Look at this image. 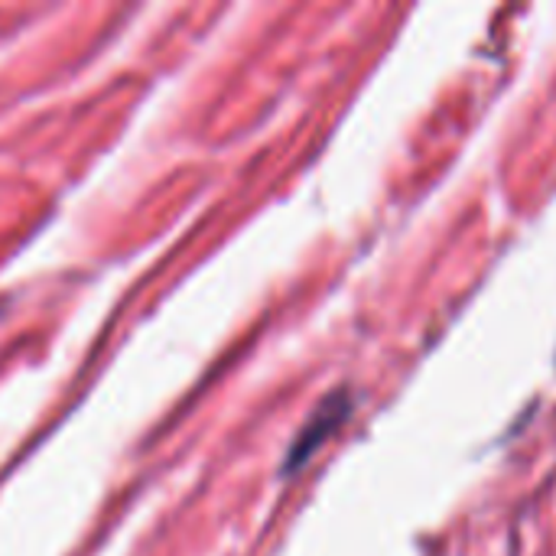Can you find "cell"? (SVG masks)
I'll return each mask as SVG.
<instances>
[{"mask_svg": "<svg viewBox=\"0 0 556 556\" xmlns=\"http://www.w3.org/2000/svg\"><path fill=\"white\" fill-rule=\"evenodd\" d=\"M352 410H355V397L349 394V388H339V391H332L316 410H313V417L306 420V427L296 433V440H293V446H290V456H287V463H283V472H296L349 417H352Z\"/></svg>", "mask_w": 556, "mask_h": 556, "instance_id": "6da1fadb", "label": "cell"}]
</instances>
